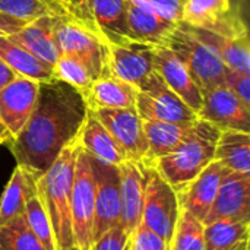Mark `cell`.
<instances>
[{"label":"cell","instance_id":"14","mask_svg":"<svg viewBox=\"0 0 250 250\" xmlns=\"http://www.w3.org/2000/svg\"><path fill=\"white\" fill-rule=\"evenodd\" d=\"M40 91V82L16 76L0 89V120L15 138L31 117Z\"/></svg>","mask_w":250,"mask_h":250},{"label":"cell","instance_id":"22","mask_svg":"<svg viewBox=\"0 0 250 250\" xmlns=\"http://www.w3.org/2000/svg\"><path fill=\"white\" fill-rule=\"evenodd\" d=\"M57 16L47 15L28 22L21 31L10 35L9 38L26 48L37 59L54 64L59 59V50L54 41V23Z\"/></svg>","mask_w":250,"mask_h":250},{"label":"cell","instance_id":"9","mask_svg":"<svg viewBox=\"0 0 250 250\" xmlns=\"http://www.w3.org/2000/svg\"><path fill=\"white\" fill-rule=\"evenodd\" d=\"M53 34L59 54H67L79 60L94 79L104 72L105 44L91 31L66 18L57 16Z\"/></svg>","mask_w":250,"mask_h":250},{"label":"cell","instance_id":"17","mask_svg":"<svg viewBox=\"0 0 250 250\" xmlns=\"http://www.w3.org/2000/svg\"><path fill=\"white\" fill-rule=\"evenodd\" d=\"M154 72L179 95L196 114L202 107L204 92L180 59L166 45H157L154 53Z\"/></svg>","mask_w":250,"mask_h":250},{"label":"cell","instance_id":"39","mask_svg":"<svg viewBox=\"0 0 250 250\" xmlns=\"http://www.w3.org/2000/svg\"><path fill=\"white\" fill-rule=\"evenodd\" d=\"M28 22L21 21L18 18H13L7 13L0 12V37H10L21 31Z\"/></svg>","mask_w":250,"mask_h":250},{"label":"cell","instance_id":"27","mask_svg":"<svg viewBox=\"0 0 250 250\" xmlns=\"http://www.w3.org/2000/svg\"><path fill=\"white\" fill-rule=\"evenodd\" d=\"M233 12V0H185L180 22L215 31Z\"/></svg>","mask_w":250,"mask_h":250},{"label":"cell","instance_id":"41","mask_svg":"<svg viewBox=\"0 0 250 250\" xmlns=\"http://www.w3.org/2000/svg\"><path fill=\"white\" fill-rule=\"evenodd\" d=\"M13 138H12V135L9 133V130L6 129V126L1 123V120H0V145H7L10 141H12Z\"/></svg>","mask_w":250,"mask_h":250},{"label":"cell","instance_id":"7","mask_svg":"<svg viewBox=\"0 0 250 250\" xmlns=\"http://www.w3.org/2000/svg\"><path fill=\"white\" fill-rule=\"evenodd\" d=\"M95 209V182L91 155L79 149L70 193V217L75 246L81 250H89L92 245Z\"/></svg>","mask_w":250,"mask_h":250},{"label":"cell","instance_id":"24","mask_svg":"<svg viewBox=\"0 0 250 250\" xmlns=\"http://www.w3.org/2000/svg\"><path fill=\"white\" fill-rule=\"evenodd\" d=\"M195 122L192 123L144 122V132L148 142V154L144 163H154L155 160L173 152L190 135Z\"/></svg>","mask_w":250,"mask_h":250},{"label":"cell","instance_id":"28","mask_svg":"<svg viewBox=\"0 0 250 250\" xmlns=\"http://www.w3.org/2000/svg\"><path fill=\"white\" fill-rule=\"evenodd\" d=\"M215 160L234 173H250V133L220 130L215 145Z\"/></svg>","mask_w":250,"mask_h":250},{"label":"cell","instance_id":"6","mask_svg":"<svg viewBox=\"0 0 250 250\" xmlns=\"http://www.w3.org/2000/svg\"><path fill=\"white\" fill-rule=\"evenodd\" d=\"M145 166L146 186L141 226L158 234L170 248L177 218L182 211L179 196L176 189L168 185V182L155 170L152 164L145 163Z\"/></svg>","mask_w":250,"mask_h":250},{"label":"cell","instance_id":"10","mask_svg":"<svg viewBox=\"0 0 250 250\" xmlns=\"http://www.w3.org/2000/svg\"><path fill=\"white\" fill-rule=\"evenodd\" d=\"M92 114L110 132L126 161H144L148 154V142L144 132V120L135 107L130 108H95Z\"/></svg>","mask_w":250,"mask_h":250},{"label":"cell","instance_id":"40","mask_svg":"<svg viewBox=\"0 0 250 250\" xmlns=\"http://www.w3.org/2000/svg\"><path fill=\"white\" fill-rule=\"evenodd\" d=\"M13 78H16V75L7 67V64L0 59V89L4 86V85H7Z\"/></svg>","mask_w":250,"mask_h":250},{"label":"cell","instance_id":"45","mask_svg":"<svg viewBox=\"0 0 250 250\" xmlns=\"http://www.w3.org/2000/svg\"><path fill=\"white\" fill-rule=\"evenodd\" d=\"M167 250H171V249H170V248H168V249H167Z\"/></svg>","mask_w":250,"mask_h":250},{"label":"cell","instance_id":"12","mask_svg":"<svg viewBox=\"0 0 250 250\" xmlns=\"http://www.w3.org/2000/svg\"><path fill=\"white\" fill-rule=\"evenodd\" d=\"M92 170L95 182L94 242L110 227L120 223V173L119 167L103 164L95 158H92Z\"/></svg>","mask_w":250,"mask_h":250},{"label":"cell","instance_id":"35","mask_svg":"<svg viewBox=\"0 0 250 250\" xmlns=\"http://www.w3.org/2000/svg\"><path fill=\"white\" fill-rule=\"evenodd\" d=\"M132 236L125 230L122 223L110 227L100 237H97L89 250H130Z\"/></svg>","mask_w":250,"mask_h":250},{"label":"cell","instance_id":"26","mask_svg":"<svg viewBox=\"0 0 250 250\" xmlns=\"http://www.w3.org/2000/svg\"><path fill=\"white\" fill-rule=\"evenodd\" d=\"M37 177L21 166H16L0 198V226L23 215L26 199L35 192Z\"/></svg>","mask_w":250,"mask_h":250},{"label":"cell","instance_id":"19","mask_svg":"<svg viewBox=\"0 0 250 250\" xmlns=\"http://www.w3.org/2000/svg\"><path fill=\"white\" fill-rule=\"evenodd\" d=\"M129 38L149 45H164L179 22L160 15L141 0H126Z\"/></svg>","mask_w":250,"mask_h":250},{"label":"cell","instance_id":"2","mask_svg":"<svg viewBox=\"0 0 250 250\" xmlns=\"http://www.w3.org/2000/svg\"><path fill=\"white\" fill-rule=\"evenodd\" d=\"M81 145L78 138L66 145L53 164L35 180L37 192L47 211L57 250L75 246L70 217V193Z\"/></svg>","mask_w":250,"mask_h":250},{"label":"cell","instance_id":"13","mask_svg":"<svg viewBox=\"0 0 250 250\" xmlns=\"http://www.w3.org/2000/svg\"><path fill=\"white\" fill-rule=\"evenodd\" d=\"M198 117L220 130H240L250 133V107L236 97L226 85L204 92Z\"/></svg>","mask_w":250,"mask_h":250},{"label":"cell","instance_id":"36","mask_svg":"<svg viewBox=\"0 0 250 250\" xmlns=\"http://www.w3.org/2000/svg\"><path fill=\"white\" fill-rule=\"evenodd\" d=\"M224 85L250 107V73H242L231 69L226 70Z\"/></svg>","mask_w":250,"mask_h":250},{"label":"cell","instance_id":"34","mask_svg":"<svg viewBox=\"0 0 250 250\" xmlns=\"http://www.w3.org/2000/svg\"><path fill=\"white\" fill-rule=\"evenodd\" d=\"M53 75L54 79H59L75 89H78L83 97L89 91L94 78L88 72V69L75 57L67 54H60L56 63L53 64Z\"/></svg>","mask_w":250,"mask_h":250},{"label":"cell","instance_id":"42","mask_svg":"<svg viewBox=\"0 0 250 250\" xmlns=\"http://www.w3.org/2000/svg\"><path fill=\"white\" fill-rule=\"evenodd\" d=\"M230 250H249V240H243L242 243H239L237 246H234Z\"/></svg>","mask_w":250,"mask_h":250},{"label":"cell","instance_id":"21","mask_svg":"<svg viewBox=\"0 0 250 250\" xmlns=\"http://www.w3.org/2000/svg\"><path fill=\"white\" fill-rule=\"evenodd\" d=\"M78 142L83 151L103 164L119 167L123 161H126L122 149L110 132L92 114L91 110H88L85 122L78 133Z\"/></svg>","mask_w":250,"mask_h":250},{"label":"cell","instance_id":"33","mask_svg":"<svg viewBox=\"0 0 250 250\" xmlns=\"http://www.w3.org/2000/svg\"><path fill=\"white\" fill-rule=\"evenodd\" d=\"M0 250H45L28 227L25 217L0 226Z\"/></svg>","mask_w":250,"mask_h":250},{"label":"cell","instance_id":"4","mask_svg":"<svg viewBox=\"0 0 250 250\" xmlns=\"http://www.w3.org/2000/svg\"><path fill=\"white\" fill-rule=\"evenodd\" d=\"M164 45L183 62L202 92L224 85L227 67L221 57L212 47L199 40L185 23H177Z\"/></svg>","mask_w":250,"mask_h":250},{"label":"cell","instance_id":"29","mask_svg":"<svg viewBox=\"0 0 250 250\" xmlns=\"http://www.w3.org/2000/svg\"><path fill=\"white\" fill-rule=\"evenodd\" d=\"M250 221L217 220L204 226L205 250H230L249 240Z\"/></svg>","mask_w":250,"mask_h":250},{"label":"cell","instance_id":"37","mask_svg":"<svg viewBox=\"0 0 250 250\" xmlns=\"http://www.w3.org/2000/svg\"><path fill=\"white\" fill-rule=\"evenodd\" d=\"M168 245L155 233L139 226L132 236V250H167Z\"/></svg>","mask_w":250,"mask_h":250},{"label":"cell","instance_id":"11","mask_svg":"<svg viewBox=\"0 0 250 250\" xmlns=\"http://www.w3.org/2000/svg\"><path fill=\"white\" fill-rule=\"evenodd\" d=\"M155 47L133 40L122 44H105L103 73H110L138 88L154 72Z\"/></svg>","mask_w":250,"mask_h":250},{"label":"cell","instance_id":"8","mask_svg":"<svg viewBox=\"0 0 250 250\" xmlns=\"http://www.w3.org/2000/svg\"><path fill=\"white\" fill-rule=\"evenodd\" d=\"M135 108L144 122L192 123L198 114L152 72L138 88Z\"/></svg>","mask_w":250,"mask_h":250},{"label":"cell","instance_id":"3","mask_svg":"<svg viewBox=\"0 0 250 250\" xmlns=\"http://www.w3.org/2000/svg\"><path fill=\"white\" fill-rule=\"evenodd\" d=\"M220 129L198 117L193 130L173 152L155 160V170L176 190L193 180L209 163L215 160V145Z\"/></svg>","mask_w":250,"mask_h":250},{"label":"cell","instance_id":"5","mask_svg":"<svg viewBox=\"0 0 250 250\" xmlns=\"http://www.w3.org/2000/svg\"><path fill=\"white\" fill-rule=\"evenodd\" d=\"M66 18L91 31L104 44L130 41L126 0H63Z\"/></svg>","mask_w":250,"mask_h":250},{"label":"cell","instance_id":"15","mask_svg":"<svg viewBox=\"0 0 250 250\" xmlns=\"http://www.w3.org/2000/svg\"><path fill=\"white\" fill-rule=\"evenodd\" d=\"M229 173L230 170L226 168L220 161L214 160L209 163L193 180L176 190L180 209L190 212L204 223L215 201L220 185Z\"/></svg>","mask_w":250,"mask_h":250},{"label":"cell","instance_id":"20","mask_svg":"<svg viewBox=\"0 0 250 250\" xmlns=\"http://www.w3.org/2000/svg\"><path fill=\"white\" fill-rule=\"evenodd\" d=\"M186 26L199 40L207 42L218 53L227 69L242 73H250V42L248 31L234 32V34H221L209 29L193 28L189 25Z\"/></svg>","mask_w":250,"mask_h":250},{"label":"cell","instance_id":"43","mask_svg":"<svg viewBox=\"0 0 250 250\" xmlns=\"http://www.w3.org/2000/svg\"><path fill=\"white\" fill-rule=\"evenodd\" d=\"M66 250H81V249H78L76 246H72V248H69V249H66Z\"/></svg>","mask_w":250,"mask_h":250},{"label":"cell","instance_id":"30","mask_svg":"<svg viewBox=\"0 0 250 250\" xmlns=\"http://www.w3.org/2000/svg\"><path fill=\"white\" fill-rule=\"evenodd\" d=\"M0 12L25 22L47 15L66 18V13L57 0H0Z\"/></svg>","mask_w":250,"mask_h":250},{"label":"cell","instance_id":"31","mask_svg":"<svg viewBox=\"0 0 250 250\" xmlns=\"http://www.w3.org/2000/svg\"><path fill=\"white\" fill-rule=\"evenodd\" d=\"M23 217H25V221H26L28 227L35 234V237L40 240V243L44 246V249L57 250L54 234H53V230H51V224H50L47 211L44 208V204H42L37 189L26 199Z\"/></svg>","mask_w":250,"mask_h":250},{"label":"cell","instance_id":"44","mask_svg":"<svg viewBox=\"0 0 250 250\" xmlns=\"http://www.w3.org/2000/svg\"><path fill=\"white\" fill-rule=\"evenodd\" d=\"M59 3H60V4H62V7H63V0H59ZM63 10H64V9H63Z\"/></svg>","mask_w":250,"mask_h":250},{"label":"cell","instance_id":"32","mask_svg":"<svg viewBox=\"0 0 250 250\" xmlns=\"http://www.w3.org/2000/svg\"><path fill=\"white\" fill-rule=\"evenodd\" d=\"M171 250H205L204 223L190 212L182 209L177 218L174 234L170 243Z\"/></svg>","mask_w":250,"mask_h":250},{"label":"cell","instance_id":"18","mask_svg":"<svg viewBox=\"0 0 250 250\" xmlns=\"http://www.w3.org/2000/svg\"><path fill=\"white\" fill-rule=\"evenodd\" d=\"M120 173V223L133 236L141 226L146 186V166L142 161H123Z\"/></svg>","mask_w":250,"mask_h":250},{"label":"cell","instance_id":"16","mask_svg":"<svg viewBox=\"0 0 250 250\" xmlns=\"http://www.w3.org/2000/svg\"><path fill=\"white\" fill-rule=\"evenodd\" d=\"M217 220L250 221V173L230 171L223 179L204 226Z\"/></svg>","mask_w":250,"mask_h":250},{"label":"cell","instance_id":"38","mask_svg":"<svg viewBox=\"0 0 250 250\" xmlns=\"http://www.w3.org/2000/svg\"><path fill=\"white\" fill-rule=\"evenodd\" d=\"M155 9L160 15L164 18H168L174 22H180L182 19V10L185 0H141Z\"/></svg>","mask_w":250,"mask_h":250},{"label":"cell","instance_id":"25","mask_svg":"<svg viewBox=\"0 0 250 250\" xmlns=\"http://www.w3.org/2000/svg\"><path fill=\"white\" fill-rule=\"evenodd\" d=\"M0 59L16 76H25L40 83L54 79L51 64L37 59L9 37H0Z\"/></svg>","mask_w":250,"mask_h":250},{"label":"cell","instance_id":"1","mask_svg":"<svg viewBox=\"0 0 250 250\" xmlns=\"http://www.w3.org/2000/svg\"><path fill=\"white\" fill-rule=\"evenodd\" d=\"M88 110L83 95L73 86L59 79L40 83L31 117L7 144L16 166L38 179L62 149L78 138Z\"/></svg>","mask_w":250,"mask_h":250},{"label":"cell","instance_id":"23","mask_svg":"<svg viewBox=\"0 0 250 250\" xmlns=\"http://www.w3.org/2000/svg\"><path fill=\"white\" fill-rule=\"evenodd\" d=\"M83 98L89 110L130 108L136 103V88L110 73H101Z\"/></svg>","mask_w":250,"mask_h":250},{"label":"cell","instance_id":"46","mask_svg":"<svg viewBox=\"0 0 250 250\" xmlns=\"http://www.w3.org/2000/svg\"><path fill=\"white\" fill-rule=\"evenodd\" d=\"M130 250H132V249H130Z\"/></svg>","mask_w":250,"mask_h":250}]
</instances>
